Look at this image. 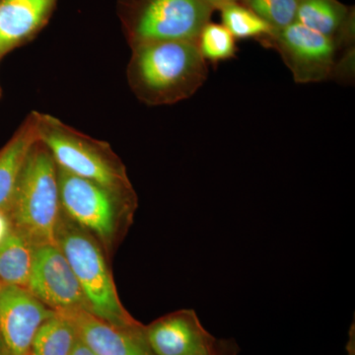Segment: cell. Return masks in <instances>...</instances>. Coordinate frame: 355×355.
Instances as JSON below:
<instances>
[{
    "mask_svg": "<svg viewBox=\"0 0 355 355\" xmlns=\"http://www.w3.org/2000/svg\"><path fill=\"white\" fill-rule=\"evenodd\" d=\"M296 21L343 44L354 37V8L338 0H299Z\"/></svg>",
    "mask_w": 355,
    "mask_h": 355,
    "instance_id": "5bb4252c",
    "label": "cell"
},
{
    "mask_svg": "<svg viewBox=\"0 0 355 355\" xmlns=\"http://www.w3.org/2000/svg\"><path fill=\"white\" fill-rule=\"evenodd\" d=\"M0 355H9L6 343H4L3 338H2L1 331H0Z\"/></svg>",
    "mask_w": 355,
    "mask_h": 355,
    "instance_id": "cb8c5ba5",
    "label": "cell"
},
{
    "mask_svg": "<svg viewBox=\"0 0 355 355\" xmlns=\"http://www.w3.org/2000/svg\"><path fill=\"white\" fill-rule=\"evenodd\" d=\"M209 76L197 41H164L132 48L127 78L135 97L148 106L189 99Z\"/></svg>",
    "mask_w": 355,
    "mask_h": 355,
    "instance_id": "6da1fadb",
    "label": "cell"
},
{
    "mask_svg": "<svg viewBox=\"0 0 355 355\" xmlns=\"http://www.w3.org/2000/svg\"><path fill=\"white\" fill-rule=\"evenodd\" d=\"M239 352V347L233 338H222L216 340L210 355H238Z\"/></svg>",
    "mask_w": 355,
    "mask_h": 355,
    "instance_id": "ffe728a7",
    "label": "cell"
},
{
    "mask_svg": "<svg viewBox=\"0 0 355 355\" xmlns=\"http://www.w3.org/2000/svg\"><path fill=\"white\" fill-rule=\"evenodd\" d=\"M37 141L36 111H33L0 148V209L8 210L26 159Z\"/></svg>",
    "mask_w": 355,
    "mask_h": 355,
    "instance_id": "4fadbf2b",
    "label": "cell"
},
{
    "mask_svg": "<svg viewBox=\"0 0 355 355\" xmlns=\"http://www.w3.org/2000/svg\"><path fill=\"white\" fill-rule=\"evenodd\" d=\"M78 338L73 323L55 311L53 316L40 326L33 340L30 355H69Z\"/></svg>",
    "mask_w": 355,
    "mask_h": 355,
    "instance_id": "2e32d148",
    "label": "cell"
},
{
    "mask_svg": "<svg viewBox=\"0 0 355 355\" xmlns=\"http://www.w3.org/2000/svg\"><path fill=\"white\" fill-rule=\"evenodd\" d=\"M55 314L25 287L4 284L0 289V331L9 355H30L40 326Z\"/></svg>",
    "mask_w": 355,
    "mask_h": 355,
    "instance_id": "9c48e42d",
    "label": "cell"
},
{
    "mask_svg": "<svg viewBox=\"0 0 355 355\" xmlns=\"http://www.w3.org/2000/svg\"><path fill=\"white\" fill-rule=\"evenodd\" d=\"M34 254V245L12 227L0 243V282L6 286L27 288Z\"/></svg>",
    "mask_w": 355,
    "mask_h": 355,
    "instance_id": "9a60e30c",
    "label": "cell"
},
{
    "mask_svg": "<svg viewBox=\"0 0 355 355\" xmlns=\"http://www.w3.org/2000/svg\"><path fill=\"white\" fill-rule=\"evenodd\" d=\"M55 243L69 261L85 294L90 313L121 330L144 328V324L130 316L121 304L113 275L97 239L70 220L62 210Z\"/></svg>",
    "mask_w": 355,
    "mask_h": 355,
    "instance_id": "3957f363",
    "label": "cell"
},
{
    "mask_svg": "<svg viewBox=\"0 0 355 355\" xmlns=\"http://www.w3.org/2000/svg\"><path fill=\"white\" fill-rule=\"evenodd\" d=\"M38 140L58 168L137 203L125 165L107 142L93 139L51 114L36 111Z\"/></svg>",
    "mask_w": 355,
    "mask_h": 355,
    "instance_id": "7a4b0ae2",
    "label": "cell"
},
{
    "mask_svg": "<svg viewBox=\"0 0 355 355\" xmlns=\"http://www.w3.org/2000/svg\"><path fill=\"white\" fill-rule=\"evenodd\" d=\"M144 333L156 355H210L217 340L191 309L159 318L144 326Z\"/></svg>",
    "mask_w": 355,
    "mask_h": 355,
    "instance_id": "30bf717a",
    "label": "cell"
},
{
    "mask_svg": "<svg viewBox=\"0 0 355 355\" xmlns=\"http://www.w3.org/2000/svg\"><path fill=\"white\" fill-rule=\"evenodd\" d=\"M209 6H211L214 10L220 9L221 7L226 6V4L231 3V2L238 1V0H205Z\"/></svg>",
    "mask_w": 355,
    "mask_h": 355,
    "instance_id": "603a6c76",
    "label": "cell"
},
{
    "mask_svg": "<svg viewBox=\"0 0 355 355\" xmlns=\"http://www.w3.org/2000/svg\"><path fill=\"white\" fill-rule=\"evenodd\" d=\"M4 286V284H2V282H0V289H1V288H2V286Z\"/></svg>",
    "mask_w": 355,
    "mask_h": 355,
    "instance_id": "484cf974",
    "label": "cell"
},
{
    "mask_svg": "<svg viewBox=\"0 0 355 355\" xmlns=\"http://www.w3.org/2000/svg\"><path fill=\"white\" fill-rule=\"evenodd\" d=\"M57 312L69 318L80 340L96 355H156L147 343L144 327L135 331L121 330L86 310Z\"/></svg>",
    "mask_w": 355,
    "mask_h": 355,
    "instance_id": "8fae6325",
    "label": "cell"
},
{
    "mask_svg": "<svg viewBox=\"0 0 355 355\" xmlns=\"http://www.w3.org/2000/svg\"><path fill=\"white\" fill-rule=\"evenodd\" d=\"M197 44L200 55L211 62L231 60L236 55V39L222 24L209 21L198 35Z\"/></svg>",
    "mask_w": 355,
    "mask_h": 355,
    "instance_id": "ac0fdd59",
    "label": "cell"
},
{
    "mask_svg": "<svg viewBox=\"0 0 355 355\" xmlns=\"http://www.w3.org/2000/svg\"><path fill=\"white\" fill-rule=\"evenodd\" d=\"M27 289L51 310L90 312L85 294L57 243L35 247Z\"/></svg>",
    "mask_w": 355,
    "mask_h": 355,
    "instance_id": "ba28073f",
    "label": "cell"
},
{
    "mask_svg": "<svg viewBox=\"0 0 355 355\" xmlns=\"http://www.w3.org/2000/svg\"><path fill=\"white\" fill-rule=\"evenodd\" d=\"M7 214L35 247L55 244L62 214L58 166L39 140L28 154Z\"/></svg>",
    "mask_w": 355,
    "mask_h": 355,
    "instance_id": "277c9868",
    "label": "cell"
},
{
    "mask_svg": "<svg viewBox=\"0 0 355 355\" xmlns=\"http://www.w3.org/2000/svg\"><path fill=\"white\" fill-rule=\"evenodd\" d=\"M116 12L130 49L164 41H197L214 9L205 0H118Z\"/></svg>",
    "mask_w": 355,
    "mask_h": 355,
    "instance_id": "5b68a950",
    "label": "cell"
},
{
    "mask_svg": "<svg viewBox=\"0 0 355 355\" xmlns=\"http://www.w3.org/2000/svg\"><path fill=\"white\" fill-rule=\"evenodd\" d=\"M1 96H2V88H1V85H0V98H1Z\"/></svg>",
    "mask_w": 355,
    "mask_h": 355,
    "instance_id": "d4e9b609",
    "label": "cell"
},
{
    "mask_svg": "<svg viewBox=\"0 0 355 355\" xmlns=\"http://www.w3.org/2000/svg\"><path fill=\"white\" fill-rule=\"evenodd\" d=\"M219 10L222 25L235 39H254L261 42L275 32L266 21L239 0L226 4Z\"/></svg>",
    "mask_w": 355,
    "mask_h": 355,
    "instance_id": "e0dca14e",
    "label": "cell"
},
{
    "mask_svg": "<svg viewBox=\"0 0 355 355\" xmlns=\"http://www.w3.org/2000/svg\"><path fill=\"white\" fill-rule=\"evenodd\" d=\"M11 229H12V223L8 214L4 210L0 209V243L6 239Z\"/></svg>",
    "mask_w": 355,
    "mask_h": 355,
    "instance_id": "44dd1931",
    "label": "cell"
},
{
    "mask_svg": "<svg viewBox=\"0 0 355 355\" xmlns=\"http://www.w3.org/2000/svg\"><path fill=\"white\" fill-rule=\"evenodd\" d=\"M58 171L62 212L111 250L121 231L132 220L137 203L123 200L99 184L60 168Z\"/></svg>",
    "mask_w": 355,
    "mask_h": 355,
    "instance_id": "8992f818",
    "label": "cell"
},
{
    "mask_svg": "<svg viewBox=\"0 0 355 355\" xmlns=\"http://www.w3.org/2000/svg\"><path fill=\"white\" fill-rule=\"evenodd\" d=\"M275 31L295 22L299 0H239Z\"/></svg>",
    "mask_w": 355,
    "mask_h": 355,
    "instance_id": "d6986e66",
    "label": "cell"
},
{
    "mask_svg": "<svg viewBox=\"0 0 355 355\" xmlns=\"http://www.w3.org/2000/svg\"><path fill=\"white\" fill-rule=\"evenodd\" d=\"M58 0H0V60L48 25Z\"/></svg>",
    "mask_w": 355,
    "mask_h": 355,
    "instance_id": "7c38bea8",
    "label": "cell"
},
{
    "mask_svg": "<svg viewBox=\"0 0 355 355\" xmlns=\"http://www.w3.org/2000/svg\"><path fill=\"white\" fill-rule=\"evenodd\" d=\"M69 355H96L94 352H92L87 345H85L80 340V338L77 340L76 345H74L73 349L70 352Z\"/></svg>",
    "mask_w": 355,
    "mask_h": 355,
    "instance_id": "7402d4cb",
    "label": "cell"
},
{
    "mask_svg": "<svg viewBox=\"0 0 355 355\" xmlns=\"http://www.w3.org/2000/svg\"><path fill=\"white\" fill-rule=\"evenodd\" d=\"M279 51L297 83H321L336 71L340 42L295 21L260 42Z\"/></svg>",
    "mask_w": 355,
    "mask_h": 355,
    "instance_id": "52a82bcc",
    "label": "cell"
}]
</instances>
